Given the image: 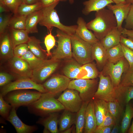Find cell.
<instances>
[{
  "label": "cell",
  "mask_w": 133,
  "mask_h": 133,
  "mask_svg": "<svg viewBox=\"0 0 133 133\" xmlns=\"http://www.w3.org/2000/svg\"><path fill=\"white\" fill-rule=\"evenodd\" d=\"M0 37V57L5 60L10 59L14 56V48L10 34L5 32Z\"/></svg>",
  "instance_id": "obj_20"
},
{
  "label": "cell",
  "mask_w": 133,
  "mask_h": 133,
  "mask_svg": "<svg viewBox=\"0 0 133 133\" xmlns=\"http://www.w3.org/2000/svg\"><path fill=\"white\" fill-rule=\"evenodd\" d=\"M95 15V18L86 23V26L100 41L117 26V22L113 12L108 9L96 11Z\"/></svg>",
  "instance_id": "obj_1"
},
{
  "label": "cell",
  "mask_w": 133,
  "mask_h": 133,
  "mask_svg": "<svg viewBox=\"0 0 133 133\" xmlns=\"http://www.w3.org/2000/svg\"><path fill=\"white\" fill-rule=\"evenodd\" d=\"M29 89L35 90L42 93L47 92L42 84L36 83L30 78H23L17 79L1 87L0 94L3 97L7 93L13 91Z\"/></svg>",
  "instance_id": "obj_9"
},
{
  "label": "cell",
  "mask_w": 133,
  "mask_h": 133,
  "mask_svg": "<svg viewBox=\"0 0 133 133\" xmlns=\"http://www.w3.org/2000/svg\"><path fill=\"white\" fill-rule=\"evenodd\" d=\"M39 40L35 37H29L27 43L29 50L35 55L43 60L47 59L48 56L46 50L43 49L40 45Z\"/></svg>",
  "instance_id": "obj_26"
},
{
  "label": "cell",
  "mask_w": 133,
  "mask_h": 133,
  "mask_svg": "<svg viewBox=\"0 0 133 133\" xmlns=\"http://www.w3.org/2000/svg\"><path fill=\"white\" fill-rule=\"evenodd\" d=\"M1 0H0V1H1Z\"/></svg>",
  "instance_id": "obj_62"
},
{
  "label": "cell",
  "mask_w": 133,
  "mask_h": 133,
  "mask_svg": "<svg viewBox=\"0 0 133 133\" xmlns=\"http://www.w3.org/2000/svg\"><path fill=\"white\" fill-rule=\"evenodd\" d=\"M126 2L131 4H133V0H126Z\"/></svg>",
  "instance_id": "obj_59"
},
{
  "label": "cell",
  "mask_w": 133,
  "mask_h": 133,
  "mask_svg": "<svg viewBox=\"0 0 133 133\" xmlns=\"http://www.w3.org/2000/svg\"><path fill=\"white\" fill-rule=\"evenodd\" d=\"M13 76L12 75L5 72L0 73V86L2 87L11 82L14 79Z\"/></svg>",
  "instance_id": "obj_47"
},
{
  "label": "cell",
  "mask_w": 133,
  "mask_h": 133,
  "mask_svg": "<svg viewBox=\"0 0 133 133\" xmlns=\"http://www.w3.org/2000/svg\"><path fill=\"white\" fill-rule=\"evenodd\" d=\"M131 4L127 2L115 5L110 4L107 6L108 8L113 12L116 20L117 27L121 31L123 29L122 27L123 22L127 17Z\"/></svg>",
  "instance_id": "obj_16"
},
{
  "label": "cell",
  "mask_w": 133,
  "mask_h": 133,
  "mask_svg": "<svg viewBox=\"0 0 133 133\" xmlns=\"http://www.w3.org/2000/svg\"><path fill=\"white\" fill-rule=\"evenodd\" d=\"M113 3L112 0H88L83 2L84 7L82 13L85 15H88L91 12L98 11Z\"/></svg>",
  "instance_id": "obj_23"
},
{
  "label": "cell",
  "mask_w": 133,
  "mask_h": 133,
  "mask_svg": "<svg viewBox=\"0 0 133 133\" xmlns=\"http://www.w3.org/2000/svg\"><path fill=\"white\" fill-rule=\"evenodd\" d=\"M89 102H83L80 109L77 112L75 124L76 133H82L84 131L85 112Z\"/></svg>",
  "instance_id": "obj_32"
},
{
  "label": "cell",
  "mask_w": 133,
  "mask_h": 133,
  "mask_svg": "<svg viewBox=\"0 0 133 133\" xmlns=\"http://www.w3.org/2000/svg\"><path fill=\"white\" fill-rule=\"evenodd\" d=\"M48 92L43 93L41 97L28 107L31 113L42 117L52 113L65 110L62 104Z\"/></svg>",
  "instance_id": "obj_3"
},
{
  "label": "cell",
  "mask_w": 133,
  "mask_h": 133,
  "mask_svg": "<svg viewBox=\"0 0 133 133\" xmlns=\"http://www.w3.org/2000/svg\"><path fill=\"white\" fill-rule=\"evenodd\" d=\"M82 66L76 61H72L65 66L63 73L70 79H78L82 71Z\"/></svg>",
  "instance_id": "obj_30"
},
{
  "label": "cell",
  "mask_w": 133,
  "mask_h": 133,
  "mask_svg": "<svg viewBox=\"0 0 133 133\" xmlns=\"http://www.w3.org/2000/svg\"><path fill=\"white\" fill-rule=\"evenodd\" d=\"M10 32L14 48L19 44L27 43L29 37V33L26 30L10 29Z\"/></svg>",
  "instance_id": "obj_27"
},
{
  "label": "cell",
  "mask_w": 133,
  "mask_h": 133,
  "mask_svg": "<svg viewBox=\"0 0 133 133\" xmlns=\"http://www.w3.org/2000/svg\"><path fill=\"white\" fill-rule=\"evenodd\" d=\"M67 0H39L41 4L42 7L49 6L60 1H65Z\"/></svg>",
  "instance_id": "obj_50"
},
{
  "label": "cell",
  "mask_w": 133,
  "mask_h": 133,
  "mask_svg": "<svg viewBox=\"0 0 133 133\" xmlns=\"http://www.w3.org/2000/svg\"><path fill=\"white\" fill-rule=\"evenodd\" d=\"M57 99L65 110L73 113L79 110L83 102L77 91L68 89L64 91Z\"/></svg>",
  "instance_id": "obj_12"
},
{
  "label": "cell",
  "mask_w": 133,
  "mask_h": 133,
  "mask_svg": "<svg viewBox=\"0 0 133 133\" xmlns=\"http://www.w3.org/2000/svg\"><path fill=\"white\" fill-rule=\"evenodd\" d=\"M60 60L51 58L45 60L39 66L33 70L31 79L36 83H42L56 70Z\"/></svg>",
  "instance_id": "obj_10"
},
{
  "label": "cell",
  "mask_w": 133,
  "mask_h": 133,
  "mask_svg": "<svg viewBox=\"0 0 133 133\" xmlns=\"http://www.w3.org/2000/svg\"><path fill=\"white\" fill-rule=\"evenodd\" d=\"M125 28L133 30V4H131L129 13L125 19Z\"/></svg>",
  "instance_id": "obj_48"
},
{
  "label": "cell",
  "mask_w": 133,
  "mask_h": 133,
  "mask_svg": "<svg viewBox=\"0 0 133 133\" xmlns=\"http://www.w3.org/2000/svg\"><path fill=\"white\" fill-rule=\"evenodd\" d=\"M120 43L127 47L133 50V38L129 37L128 38H127L121 35Z\"/></svg>",
  "instance_id": "obj_49"
},
{
  "label": "cell",
  "mask_w": 133,
  "mask_h": 133,
  "mask_svg": "<svg viewBox=\"0 0 133 133\" xmlns=\"http://www.w3.org/2000/svg\"><path fill=\"white\" fill-rule=\"evenodd\" d=\"M120 126H119L118 122H116L114 125L111 133H120Z\"/></svg>",
  "instance_id": "obj_53"
},
{
  "label": "cell",
  "mask_w": 133,
  "mask_h": 133,
  "mask_svg": "<svg viewBox=\"0 0 133 133\" xmlns=\"http://www.w3.org/2000/svg\"><path fill=\"white\" fill-rule=\"evenodd\" d=\"M122 34L121 31L119 30L116 27L100 41L105 48L107 50L120 43Z\"/></svg>",
  "instance_id": "obj_24"
},
{
  "label": "cell",
  "mask_w": 133,
  "mask_h": 133,
  "mask_svg": "<svg viewBox=\"0 0 133 133\" xmlns=\"http://www.w3.org/2000/svg\"><path fill=\"white\" fill-rule=\"evenodd\" d=\"M97 127V121L93 99L89 102L86 110L84 132L85 133H94Z\"/></svg>",
  "instance_id": "obj_18"
},
{
  "label": "cell",
  "mask_w": 133,
  "mask_h": 133,
  "mask_svg": "<svg viewBox=\"0 0 133 133\" xmlns=\"http://www.w3.org/2000/svg\"><path fill=\"white\" fill-rule=\"evenodd\" d=\"M97 84L94 79H75L70 80L67 89L77 91L83 102H89L94 98Z\"/></svg>",
  "instance_id": "obj_6"
},
{
  "label": "cell",
  "mask_w": 133,
  "mask_h": 133,
  "mask_svg": "<svg viewBox=\"0 0 133 133\" xmlns=\"http://www.w3.org/2000/svg\"><path fill=\"white\" fill-rule=\"evenodd\" d=\"M45 116L39 119L36 122L37 123L44 127L43 133H58L59 131L58 124L59 120L57 114L56 112H54Z\"/></svg>",
  "instance_id": "obj_19"
},
{
  "label": "cell",
  "mask_w": 133,
  "mask_h": 133,
  "mask_svg": "<svg viewBox=\"0 0 133 133\" xmlns=\"http://www.w3.org/2000/svg\"><path fill=\"white\" fill-rule=\"evenodd\" d=\"M116 122V121L114 118L108 111L104 120L100 125L97 126V128L114 126Z\"/></svg>",
  "instance_id": "obj_46"
},
{
  "label": "cell",
  "mask_w": 133,
  "mask_h": 133,
  "mask_svg": "<svg viewBox=\"0 0 133 133\" xmlns=\"http://www.w3.org/2000/svg\"><path fill=\"white\" fill-rule=\"evenodd\" d=\"M12 17L10 15L3 13L0 14V34L1 36L5 32L7 27L8 26L10 20Z\"/></svg>",
  "instance_id": "obj_43"
},
{
  "label": "cell",
  "mask_w": 133,
  "mask_h": 133,
  "mask_svg": "<svg viewBox=\"0 0 133 133\" xmlns=\"http://www.w3.org/2000/svg\"><path fill=\"white\" fill-rule=\"evenodd\" d=\"M28 89L16 90L11 91L3 98L5 100L16 109L21 106L28 107L41 96L43 93L37 91Z\"/></svg>",
  "instance_id": "obj_4"
},
{
  "label": "cell",
  "mask_w": 133,
  "mask_h": 133,
  "mask_svg": "<svg viewBox=\"0 0 133 133\" xmlns=\"http://www.w3.org/2000/svg\"><path fill=\"white\" fill-rule=\"evenodd\" d=\"M59 2L40 9L41 18L39 23L41 26L45 27L49 32L53 27L57 28L68 35L71 36L75 33L77 25H65L60 22L55 8Z\"/></svg>",
  "instance_id": "obj_2"
},
{
  "label": "cell",
  "mask_w": 133,
  "mask_h": 133,
  "mask_svg": "<svg viewBox=\"0 0 133 133\" xmlns=\"http://www.w3.org/2000/svg\"><path fill=\"white\" fill-rule=\"evenodd\" d=\"M99 77L100 80L98 87L94 98L102 100L107 102L116 99L115 87L110 77L104 76L101 72L99 73Z\"/></svg>",
  "instance_id": "obj_11"
},
{
  "label": "cell",
  "mask_w": 133,
  "mask_h": 133,
  "mask_svg": "<svg viewBox=\"0 0 133 133\" xmlns=\"http://www.w3.org/2000/svg\"><path fill=\"white\" fill-rule=\"evenodd\" d=\"M29 50L28 46L27 43L19 44L14 48V56L21 58Z\"/></svg>",
  "instance_id": "obj_44"
},
{
  "label": "cell",
  "mask_w": 133,
  "mask_h": 133,
  "mask_svg": "<svg viewBox=\"0 0 133 133\" xmlns=\"http://www.w3.org/2000/svg\"><path fill=\"white\" fill-rule=\"evenodd\" d=\"M41 17L40 9L28 15L25 24V30L29 33H37V25L39 23Z\"/></svg>",
  "instance_id": "obj_28"
},
{
  "label": "cell",
  "mask_w": 133,
  "mask_h": 133,
  "mask_svg": "<svg viewBox=\"0 0 133 133\" xmlns=\"http://www.w3.org/2000/svg\"><path fill=\"white\" fill-rule=\"evenodd\" d=\"M71 36L72 56L75 60L81 65L92 62V45L75 33Z\"/></svg>",
  "instance_id": "obj_5"
},
{
  "label": "cell",
  "mask_w": 133,
  "mask_h": 133,
  "mask_svg": "<svg viewBox=\"0 0 133 133\" xmlns=\"http://www.w3.org/2000/svg\"><path fill=\"white\" fill-rule=\"evenodd\" d=\"M56 33L58 45L52 53L51 58L59 60L71 59L73 56L71 36L58 29Z\"/></svg>",
  "instance_id": "obj_8"
},
{
  "label": "cell",
  "mask_w": 133,
  "mask_h": 133,
  "mask_svg": "<svg viewBox=\"0 0 133 133\" xmlns=\"http://www.w3.org/2000/svg\"><path fill=\"white\" fill-rule=\"evenodd\" d=\"M42 8V5L39 2L31 4L23 3L19 7L16 15L28 16Z\"/></svg>",
  "instance_id": "obj_35"
},
{
  "label": "cell",
  "mask_w": 133,
  "mask_h": 133,
  "mask_svg": "<svg viewBox=\"0 0 133 133\" xmlns=\"http://www.w3.org/2000/svg\"><path fill=\"white\" fill-rule=\"evenodd\" d=\"M10 10L4 5L0 3V13L9 12Z\"/></svg>",
  "instance_id": "obj_54"
},
{
  "label": "cell",
  "mask_w": 133,
  "mask_h": 133,
  "mask_svg": "<svg viewBox=\"0 0 133 133\" xmlns=\"http://www.w3.org/2000/svg\"><path fill=\"white\" fill-rule=\"evenodd\" d=\"M52 31L48 32V34L45 37L44 42L46 48V51L48 57L52 56L50 50L55 45L56 40L52 34Z\"/></svg>",
  "instance_id": "obj_42"
},
{
  "label": "cell",
  "mask_w": 133,
  "mask_h": 133,
  "mask_svg": "<svg viewBox=\"0 0 133 133\" xmlns=\"http://www.w3.org/2000/svg\"><path fill=\"white\" fill-rule=\"evenodd\" d=\"M0 3L16 15L19 7L23 2V0H2Z\"/></svg>",
  "instance_id": "obj_41"
},
{
  "label": "cell",
  "mask_w": 133,
  "mask_h": 133,
  "mask_svg": "<svg viewBox=\"0 0 133 133\" xmlns=\"http://www.w3.org/2000/svg\"><path fill=\"white\" fill-rule=\"evenodd\" d=\"M82 69L78 79H93L99 76V73L95 65L92 62L82 65Z\"/></svg>",
  "instance_id": "obj_31"
},
{
  "label": "cell",
  "mask_w": 133,
  "mask_h": 133,
  "mask_svg": "<svg viewBox=\"0 0 133 133\" xmlns=\"http://www.w3.org/2000/svg\"><path fill=\"white\" fill-rule=\"evenodd\" d=\"M108 111L118 122L123 112V107L116 99L108 102Z\"/></svg>",
  "instance_id": "obj_36"
},
{
  "label": "cell",
  "mask_w": 133,
  "mask_h": 133,
  "mask_svg": "<svg viewBox=\"0 0 133 133\" xmlns=\"http://www.w3.org/2000/svg\"><path fill=\"white\" fill-rule=\"evenodd\" d=\"M27 16L14 15L10 20L8 26L9 29L25 30L26 21Z\"/></svg>",
  "instance_id": "obj_37"
},
{
  "label": "cell",
  "mask_w": 133,
  "mask_h": 133,
  "mask_svg": "<svg viewBox=\"0 0 133 133\" xmlns=\"http://www.w3.org/2000/svg\"><path fill=\"white\" fill-rule=\"evenodd\" d=\"M70 79L65 75H53L42 84L48 92L55 96L68 88Z\"/></svg>",
  "instance_id": "obj_13"
},
{
  "label": "cell",
  "mask_w": 133,
  "mask_h": 133,
  "mask_svg": "<svg viewBox=\"0 0 133 133\" xmlns=\"http://www.w3.org/2000/svg\"><path fill=\"white\" fill-rule=\"evenodd\" d=\"M74 113L65 110L59 121V131L62 132L75 124L76 116Z\"/></svg>",
  "instance_id": "obj_29"
},
{
  "label": "cell",
  "mask_w": 133,
  "mask_h": 133,
  "mask_svg": "<svg viewBox=\"0 0 133 133\" xmlns=\"http://www.w3.org/2000/svg\"><path fill=\"white\" fill-rule=\"evenodd\" d=\"M23 3L31 4L36 3L39 2V0H23Z\"/></svg>",
  "instance_id": "obj_55"
},
{
  "label": "cell",
  "mask_w": 133,
  "mask_h": 133,
  "mask_svg": "<svg viewBox=\"0 0 133 133\" xmlns=\"http://www.w3.org/2000/svg\"><path fill=\"white\" fill-rule=\"evenodd\" d=\"M120 125V133L127 132L133 118V107L129 102L125 106Z\"/></svg>",
  "instance_id": "obj_33"
},
{
  "label": "cell",
  "mask_w": 133,
  "mask_h": 133,
  "mask_svg": "<svg viewBox=\"0 0 133 133\" xmlns=\"http://www.w3.org/2000/svg\"><path fill=\"white\" fill-rule=\"evenodd\" d=\"M132 106L133 107V103H132Z\"/></svg>",
  "instance_id": "obj_61"
},
{
  "label": "cell",
  "mask_w": 133,
  "mask_h": 133,
  "mask_svg": "<svg viewBox=\"0 0 133 133\" xmlns=\"http://www.w3.org/2000/svg\"><path fill=\"white\" fill-rule=\"evenodd\" d=\"M114 3L116 4L125 3L127 2L126 0H112Z\"/></svg>",
  "instance_id": "obj_56"
},
{
  "label": "cell",
  "mask_w": 133,
  "mask_h": 133,
  "mask_svg": "<svg viewBox=\"0 0 133 133\" xmlns=\"http://www.w3.org/2000/svg\"><path fill=\"white\" fill-rule=\"evenodd\" d=\"M93 100L97 126L104 120L108 111V102L103 100L94 98Z\"/></svg>",
  "instance_id": "obj_25"
},
{
  "label": "cell",
  "mask_w": 133,
  "mask_h": 133,
  "mask_svg": "<svg viewBox=\"0 0 133 133\" xmlns=\"http://www.w3.org/2000/svg\"><path fill=\"white\" fill-rule=\"evenodd\" d=\"M92 56L97 66L100 68L103 67L108 61L106 50L100 41L92 45Z\"/></svg>",
  "instance_id": "obj_21"
},
{
  "label": "cell",
  "mask_w": 133,
  "mask_h": 133,
  "mask_svg": "<svg viewBox=\"0 0 133 133\" xmlns=\"http://www.w3.org/2000/svg\"><path fill=\"white\" fill-rule=\"evenodd\" d=\"M16 109L12 107L7 121L14 127L17 133H32L38 129L35 125H29L23 123L17 116Z\"/></svg>",
  "instance_id": "obj_15"
},
{
  "label": "cell",
  "mask_w": 133,
  "mask_h": 133,
  "mask_svg": "<svg viewBox=\"0 0 133 133\" xmlns=\"http://www.w3.org/2000/svg\"><path fill=\"white\" fill-rule=\"evenodd\" d=\"M115 90L116 99L123 107L133 99V86L119 85Z\"/></svg>",
  "instance_id": "obj_22"
},
{
  "label": "cell",
  "mask_w": 133,
  "mask_h": 133,
  "mask_svg": "<svg viewBox=\"0 0 133 133\" xmlns=\"http://www.w3.org/2000/svg\"><path fill=\"white\" fill-rule=\"evenodd\" d=\"M69 3L71 4H72L74 2V0H68Z\"/></svg>",
  "instance_id": "obj_60"
},
{
  "label": "cell",
  "mask_w": 133,
  "mask_h": 133,
  "mask_svg": "<svg viewBox=\"0 0 133 133\" xmlns=\"http://www.w3.org/2000/svg\"><path fill=\"white\" fill-rule=\"evenodd\" d=\"M119 85L133 86V68L129 67L122 74Z\"/></svg>",
  "instance_id": "obj_40"
},
{
  "label": "cell",
  "mask_w": 133,
  "mask_h": 133,
  "mask_svg": "<svg viewBox=\"0 0 133 133\" xmlns=\"http://www.w3.org/2000/svg\"><path fill=\"white\" fill-rule=\"evenodd\" d=\"M73 128V127L72 126L71 127L68 129H67L65 130L62 133H71L72 131Z\"/></svg>",
  "instance_id": "obj_57"
},
{
  "label": "cell",
  "mask_w": 133,
  "mask_h": 133,
  "mask_svg": "<svg viewBox=\"0 0 133 133\" xmlns=\"http://www.w3.org/2000/svg\"><path fill=\"white\" fill-rule=\"evenodd\" d=\"M77 24L75 33L80 38L92 45L99 41L94 33L87 28L86 23L83 18L78 17Z\"/></svg>",
  "instance_id": "obj_17"
},
{
  "label": "cell",
  "mask_w": 133,
  "mask_h": 133,
  "mask_svg": "<svg viewBox=\"0 0 133 133\" xmlns=\"http://www.w3.org/2000/svg\"><path fill=\"white\" fill-rule=\"evenodd\" d=\"M114 126L96 128L94 133H110Z\"/></svg>",
  "instance_id": "obj_51"
},
{
  "label": "cell",
  "mask_w": 133,
  "mask_h": 133,
  "mask_svg": "<svg viewBox=\"0 0 133 133\" xmlns=\"http://www.w3.org/2000/svg\"><path fill=\"white\" fill-rule=\"evenodd\" d=\"M122 34L133 38V30L123 28L121 31Z\"/></svg>",
  "instance_id": "obj_52"
},
{
  "label": "cell",
  "mask_w": 133,
  "mask_h": 133,
  "mask_svg": "<svg viewBox=\"0 0 133 133\" xmlns=\"http://www.w3.org/2000/svg\"><path fill=\"white\" fill-rule=\"evenodd\" d=\"M12 107L4 100L3 97L0 94V115L5 120L9 116Z\"/></svg>",
  "instance_id": "obj_39"
},
{
  "label": "cell",
  "mask_w": 133,
  "mask_h": 133,
  "mask_svg": "<svg viewBox=\"0 0 133 133\" xmlns=\"http://www.w3.org/2000/svg\"><path fill=\"white\" fill-rule=\"evenodd\" d=\"M129 67L128 62L124 58L115 63L108 61L101 72L104 76L110 77L113 85L115 87L119 85L122 74Z\"/></svg>",
  "instance_id": "obj_7"
},
{
  "label": "cell",
  "mask_w": 133,
  "mask_h": 133,
  "mask_svg": "<svg viewBox=\"0 0 133 133\" xmlns=\"http://www.w3.org/2000/svg\"><path fill=\"white\" fill-rule=\"evenodd\" d=\"M127 132L128 133H133V120L132 124L128 129Z\"/></svg>",
  "instance_id": "obj_58"
},
{
  "label": "cell",
  "mask_w": 133,
  "mask_h": 133,
  "mask_svg": "<svg viewBox=\"0 0 133 133\" xmlns=\"http://www.w3.org/2000/svg\"><path fill=\"white\" fill-rule=\"evenodd\" d=\"M9 63L11 68L18 77V79L32 78L33 70L25 60L14 56L10 59Z\"/></svg>",
  "instance_id": "obj_14"
},
{
  "label": "cell",
  "mask_w": 133,
  "mask_h": 133,
  "mask_svg": "<svg viewBox=\"0 0 133 133\" xmlns=\"http://www.w3.org/2000/svg\"><path fill=\"white\" fill-rule=\"evenodd\" d=\"M20 58L26 61L33 70L40 65L45 60L38 57L29 50Z\"/></svg>",
  "instance_id": "obj_38"
},
{
  "label": "cell",
  "mask_w": 133,
  "mask_h": 133,
  "mask_svg": "<svg viewBox=\"0 0 133 133\" xmlns=\"http://www.w3.org/2000/svg\"><path fill=\"white\" fill-rule=\"evenodd\" d=\"M121 44L124 58L128 62L130 67L133 68V50Z\"/></svg>",
  "instance_id": "obj_45"
},
{
  "label": "cell",
  "mask_w": 133,
  "mask_h": 133,
  "mask_svg": "<svg viewBox=\"0 0 133 133\" xmlns=\"http://www.w3.org/2000/svg\"><path fill=\"white\" fill-rule=\"evenodd\" d=\"M108 61L116 63L124 58L121 44L117 45L106 50Z\"/></svg>",
  "instance_id": "obj_34"
}]
</instances>
